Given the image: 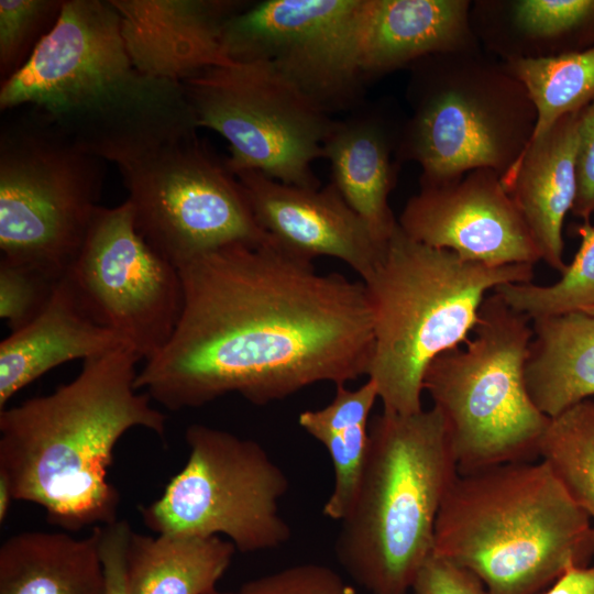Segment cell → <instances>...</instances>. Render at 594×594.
I'll return each mask as SVG.
<instances>
[{"instance_id": "6da1fadb", "label": "cell", "mask_w": 594, "mask_h": 594, "mask_svg": "<svg viewBox=\"0 0 594 594\" xmlns=\"http://www.w3.org/2000/svg\"><path fill=\"white\" fill-rule=\"evenodd\" d=\"M183 309L135 387L169 410L234 393L257 406L367 375L373 315L362 280L319 273L274 239L235 243L178 267Z\"/></svg>"}, {"instance_id": "7a4b0ae2", "label": "cell", "mask_w": 594, "mask_h": 594, "mask_svg": "<svg viewBox=\"0 0 594 594\" xmlns=\"http://www.w3.org/2000/svg\"><path fill=\"white\" fill-rule=\"evenodd\" d=\"M30 108L81 151L117 166L197 133L183 84L138 70L110 0H64L0 109Z\"/></svg>"}, {"instance_id": "3957f363", "label": "cell", "mask_w": 594, "mask_h": 594, "mask_svg": "<svg viewBox=\"0 0 594 594\" xmlns=\"http://www.w3.org/2000/svg\"><path fill=\"white\" fill-rule=\"evenodd\" d=\"M141 358L121 345L84 361L69 383L0 410V471L14 501L78 531L118 520L120 494L108 479L121 437L144 428L162 440L166 415L135 387Z\"/></svg>"}, {"instance_id": "277c9868", "label": "cell", "mask_w": 594, "mask_h": 594, "mask_svg": "<svg viewBox=\"0 0 594 594\" xmlns=\"http://www.w3.org/2000/svg\"><path fill=\"white\" fill-rule=\"evenodd\" d=\"M432 553L474 573L487 594H541L594 556V528L542 460L458 474Z\"/></svg>"}, {"instance_id": "5b68a950", "label": "cell", "mask_w": 594, "mask_h": 594, "mask_svg": "<svg viewBox=\"0 0 594 594\" xmlns=\"http://www.w3.org/2000/svg\"><path fill=\"white\" fill-rule=\"evenodd\" d=\"M459 474L440 411H383L370 424L361 479L336 556L370 594H407L433 551L439 509Z\"/></svg>"}, {"instance_id": "8992f818", "label": "cell", "mask_w": 594, "mask_h": 594, "mask_svg": "<svg viewBox=\"0 0 594 594\" xmlns=\"http://www.w3.org/2000/svg\"><path fill=\"white\" fill-rule=\"evenodd\" d=\"M534 265L492 266L409 238L398 226L372 273L362 280L373 315L374 346L367 376L383 411L422 410L430 362L465 343L481 305L497 286L531 283Z\"/></svg>"}, {"instance_id": "52a82bcc", "label": "cell", "mask_w": 594, "mask_h": 594, "mask_svg": "<svg viewBox=\"0 0 594 594\" xmlns=\"http://www.w3.org/2000/svg\"><path fill=\"white\" fill-rule=\"evenodd\" d=\"M411 68L413 112L399 131L398 160L420 166V184L446 183L476 168L503 177L536 125L524 85L480 48L431 55Z\"/></svg>"}, {"instance_id": "ba28073f", "label": "cell", "mask_w": 594, "mask_h": 594, "mask_svg": "<svg viewBox=\"0 0 594 594\" xmlns=\"http://www.w3.org/2000/svg\"><path fill=\"white\" fill-rule=\"evenodd\" d=\"M473 332L462 345L436 356L424 376L459 474L534 461L550 421L525 385L531 319L491 292Z\"/></svg>"}, {"instance_id": "9c48e42d", "label": "cell", "mask_w": 594, "mask_h": 594, "mask_svg": "<svg viewBox=\"0 0 594 594\" xmlns=\"http://www.w3.org/2000/svg\"><path fill=\"white\" fill-rule=\"evenodd\" d=\"M11 111L0 133L1 258L64 276L100 207L105 161L38 112Z\"/></svg>"}, {"instance_id": "30bf717a", "label": "cell", "mask_w": 594, "mask_h": 594, "mask_svg": "<svg viewBox=\"0 0 594 594\" xmlns=\"http://www.w3.org/2000/svg\"><path fill=\"white\" fill-rule=\"evenodd\" d=\"M185 439L187 462L157 499L140 507L144 525L156 535L226 536L243 553L286 543L292 534L278 503L289 481L265 449L200 424Z\"/></svg>"}, {"instance_id": "8fae6325", "label": "cell", "mask_w": 594, "mask_h": 594, "mask_svg": "<svg viewBox=\"0 0 594 594\" xmlns=\"http://www.w3.org/2000/svg\"><path fill=\"white\" fill-rule=\"evenodd\" d=\"M197 127L229 144V169L260 172L283 184L319 188L312 163L334 120L263 62L204 69L183 82Z\"/></svg>"}, {"instance_id": "7c38bea8", "label": "cell", "mask_w": 594, "mask_h": 594, "mask_svg": "<svg viewBox=\"0 0 594 594\" xmlns=\"http://www.w3.org/2000/svg\"><path fill=\"white\" fill-rule=\"evenodd\" d=\"M118 168L138 232L176 267L227 245L272 239L227 162L197 133Z\"/></svg>"}, {"instance_id": "4fadbf2b", "label": "cell", "mask_w": 594, "mask_h": 594, "mask_svg": "<svg viewBox=\"0 0 594 594\" xmlns=\"http://www.w3.org/2000/svg\"><path fill=\"white\" fill-rule=\"evenodd\" d=\"M365 0H266L226 21L234 63L263 62L328 113L350 107L365 80L360 31Z\"/></svg>"}, {"instance_id": "5bb4252c", "label": "cell", "mask_w": 594, "mask_h": 594, "mask_svg": "<svg viewBox=\"0 0 594 594\" xmlns=\"http://www.w3.org/2000/svg\"><path fill=\"white\" fill-rule=\"evenodd\" d=\"M66 276L88 314L141 360L170 339L183 309L179 271L138 232L128 200L98 208Z\"/></svg>"}, {"instance_id": "9a60e30c", "label": "cell", "mask_w": 594, "mask_h": 594, "mask_svg": "<svg viewBox=\"0 0 594 594\" xmlns=\"http://www.w3.org/2000/svg\"><path fill=\"white\" fill-rule=\"evenodd\" d=\"M397 222L413 240L466 261L492 266L541 261L502 175L490 168L446 183L420 184Z\"/></svg>"}, {"instance_id": "2e32d148", "label": "cell", "mask_w": 594, "mask_h": 594, "mask_svg": "<svg viewBox=\"0 0 594 594\" xmlns=\"http://www.w3.org/2000/svg\"><path fill=\"white\" fill-rule=\"evenodd\" d=\"M234 175L258 224L286 251L309 261L336 257L362 280L372 273L387 241L374 237L333 183L305 188L255 170Z\"/></svg>"}, {"instance_id": "e0dca14e", "label": "cell", "mask_w": 594, "mask_h": 594, "mask_svg": "<svg viewBox=\"0 0 594 594\" xmlns=\"http://www.w3.org/2000/svg\"><path fill=\"white\" fill-rule=\"evenodd\" d=\"M134 67L183 82L211 67L234 64L226 55V21L243 4L219 0H110Z\"/></svg>"}, {"instance_id": "ac0fdd59", "label": "cell", "mask_w": 594, "mask_h": 594, "mask_svg": "<svg viewBox=\"0 0 594 594\" xmlns=\"http://www.w3.org/2000/svg\"><path fill=\"white\" fill-rule=\"evenodd\" d=\"M468 0H365L360 31L364 78L431 55L479 50Z\"/></svg>"}, {"instance_id": "d6986e66", "label": "cell", "mask_w": 594, "mask_h": 594, "mask_svg": "<svg viewBox=\"0 0 594 594\" xmlns=\"http://www.w3.org/2000/svg\"><path fill=\"white\" fill-rule=\"evenodd\" d=\"M580 111L532 140L502 177L538 248L541 261L562 273L563 221L576 195L575 158Z\"/></svg>"}, {"instance_id": "ffe728a7", "label": "cell", "mask_w": 594, "mask_h": 594, "mask_svg": "<svg viewBox=\"0 0 594 594\" xmlns=\"http://www.w3.org/2000/svg\"><path fill=\"white\" fill-rule=\"evenodd\" d=\"M121 345L127 344L118 334L88 314L65 274L44 310L0 343V410L52 369Z\"/></svg>"}, {"instance_id": "44dd1931", "label": "cell", "mask_w": 594, "mask_h": 594, "mask_svg": "<svg viewBox=\"0 0 594 594\" xmlns=\"http://www.w3.org/2000/svg\"><path fill=\"white\" fill-rule=\"evenodd\" d=\"M399 131L380 117L361 116L334 121L323 143L331 183L382 243L397 226L388 197L396 182L392 153Z\"/></svg>"}, {"instance_id": "7402d4cb", "label": "cell", "mask_w": 594, "mask_h": 594, "mask_svg": "<svg viewBox=\"0 0 594 594\" xmlns=\"http://www.w3.org/2000/svg\"><path fill=\"white\" fill-rule=\"evenodd\" d=\"M471 23L503 61L594 46V0L480 1L472 4Z\"/></svg>"}, {"instance_id": "603a6c76", "label": "cell", "mask_w": 594, "mask_h": 594, "mask_svg": "<svg viewBox=\"0 0 594 594\" xmlns=\"http://www.w3.org/2000/svg\"><path fill=\"white\" fill-rule=\"evenodd\" d=\"M0 594H106L99 526L85 538L24 531L0 547Z\"/></svg>"}, {"instance_id": "cb8c5ba5", "label": "cell", "mask_w": 594, "mask_h": 594, "mask_svg": "<svg viewBox=\"0 0 594 594\" xmlns=\"http://www.w3.org/2000/svg\"><path fill=\"white\" fill-rule=\"evenodd\" d=\"M531 321L525 385L535 406L553 418L594 396V317L573 311Z\"/></svg>"}, {"instance_id": "d4e9b609", "label": "cell", "mask_w": 594, "mask_h": 594, "mask_svg": "<svg viewBox=\"0 0 594 594\" xmlns=\"http://www.w3.org/2000/svg\"><path fill=\"white\" fill-rule=\"evenodd\" d=\"M235 547L219 536L131 532L125 549L129 594H207L231 564Z\"/></svg>"}, {"instance_id": "484cf974", "label": "cell", "mask_w": 594, "mask_h": 594, "mask_svg": "<svg viewBox=\"0 0 594 594\" xmlns=\"http://www.w3.org/2000/svg\"><path fill=\"white\" fill-rule=\"evenodd\" d=\"M377 399L370 378L356 389L337 385L329 405L298 417L300 427L324 446L332 461L334 484L322 507L332 520L341 521L352 505L369 447V417Z\"/></svg>"}, {"instance_id": "4316f807", "label": "cell", "mask_w": 594, "mask_h": 594, "mask_svg": "<svg viewBox=\"0 0 594 594\" xmlns=\"http://www.w3.org/2000/svg\"><path fill=\"white\" fill-rule=\"evenodd\" d=\"M536 110L532 140L594 100V46L581 52L503 61ZM529 142V143H530Z\"/></svg>"}, {"instance_id": "83f0119b", "label": "cell", "mask_w": 594, "mask_h": 594, "mask_svg": "<svg viewBox=\"0 0 594 594\" xmlns=\"http://www.w3.org/2000/svg\"><path fill=\"white\" fill-rule=\"evenodd\" d=\"M539 458L594 528V400L584 399L550 418L540 441Z\"/></svg>"}, {"instance_id": "f1b7e54d", "label": "cell", "mask_w": 594, "mask_h": 594, "mask_svg": "<svg viewBox=\"0 0 594 594\" xmlns=\"http://www.w3.org/2000/svg\"><path fill=\"white\" fill-rule=\"evenodd\" d=\"M574 234L581 240L580 248L559 280L547 286L509 283L493 292L531 320L594 306V224L583 221L574 227Z\"/></svg>"}, {"instance_id": "f546056e", "label": "cell", "mask_w": 594, "mask_h": 594, "mask_svg": "<svg viewBox=\"0 0 594 594\" xmlns=\"http://www.w3.org/2000/svg\"><path fill=\"white\" fill-rule=\"evenodd\" d=\"M62 0L0 1V75L2 81L29 59L56 22Z\"/></svg>"}, {"instance_id": "4dcf8cb0", "label": "cell", "mask_w": 594, "mask_h": 594, "mask_svg": "<svg viewBox=\"0 0 594 594\" xmlns=\"http://www.w3.org/2000/svg\"><path fill=\"white\" fill-rule=\"evenodd\" d=\"M63 277L31 264L0 258V317L11 331L44 310Z\"/></svg>"}, {"instance_id": "1f68e13d", "label": "cell", "mask_w": 594, "mask_h": 594, "mask_svg": "<svg viewBox=\"0 0 594 594\" xmlns=\"http://www.w3.org/2000/svg\"><path fill=\"white\" fill-rule=\"evenodd\" d=\"M207 594H360L340 574L319 563H300L250 580L232 591Z\"/></svg>"}, {"instance_id": "d6a6232c", "label": "cell", "mask_w": 594, "mask_h": 594, "mask_svg": "<svg viewBox=\"0 0 594 594\" xmlns=\"http://www.w3.org/2000/svg\"><path fill=\"white\" fill-rule=\"evenodd\" d=\"M411 590L414 594H487L474 573L435 553L420 566Z\"/></svg>"}, {"instance_id": "836d02e7", "label": "cell", "mask_w": 594, "mask_h": 594, "mask_svg": "<svg viewBox=\"0 0 594 594\" xmlns=\"http://www.w3.org/2000/svg\"><path fill=\"white\" fill-rule=\"evenodd\" d=\"M575 173L576 195L571 212L590 221L594 213V100L580 112Z\"/></svg>"}, {"instance_id": "e575fe53", "label": "cell", "mask_w": 594, "mask_h": 594, "mask_svg": "<svg viewBox=\"0 0 594 594\" xmlns=\"http://www.w3.org/2000/svg\"><path fill=\"white\" fill-rule=\"evenodd\" d=\"M100 553L106 574V594H129L125 581V549L132 532L125 520L99 526Z\"/></svg>"}, {"instance_id": "d590c367", "label": "cell", "mask_w": 594, "mask_h": 594, "mask_svg": "<svg viewBox=\"0 0 594 594\" xmlns=\"http://www.w3.org/2000/svg\"><path fill=\"white\" fill-rule=\"evenodd\" d=\"M541 594H594V565H570Z\"/></svg>"}, {"instance_id": "8d00e7d4", "label": "cell", "mask_w": 594, "mask_h": 594, "mask_svg": "<svg viewBox=\"0 0 594 594\" xmlns=\"http://www.w3.org/2000/svg\"><path fill=\"white\" fill-rule=\"evenodd\" d=\"M14 501L13 491L8 476L0 471V522L2 524L8 516L10 505Z\"/></svg>"}, {"instance_id": "74e56055", "label": "cell", "mask_w": 594, "mask_h": 594, "mask_svg": "<svg viewBox=\"0 0 594 594\" xmlns=\"http://www.w3.org/2000/svg\"><path fill=\"white\" fill-rule=\"evenodd\" d=\"M582 312H585V314L591 315V316L594 317V306L585 308L584 310H582Z\"/></svg>"}]
</instances>
